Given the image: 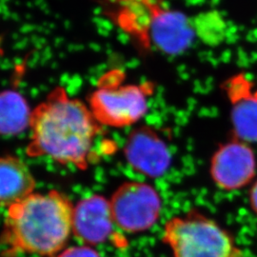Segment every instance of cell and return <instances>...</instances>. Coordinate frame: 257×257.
<instances>
[{
  "label": "cell",
  "mask_w": 257,
  "mask_h": 257,
  "mask_svg": "<svg viewBox=\"0 0 257 257\" xmlns=\"http://www.w3.org/2000/svg\"><path fill=\"white\" fill-rule=\"evenodd\" d=\"M28 156L49 157L62 165L86 169L97 157L102 126L89 106L55 87L32 111Z\"/></svg>",
  "instance_id": "6da1fadb"
},
{
  "label": "cell",
  "mask_w": 257,
  "mask_h": 257,
  "mask_svg": "<svg viewBox=\"0 0 257 257\" xmlns=\"http://www.w3.org/2000/svg\"><path fill=\"white\" fill-rule=\"evenodd\" d=\"M74 207L64 194L33 193L8 208L2 233L6 253L53 256L73 232Z\"/></svg>",
  "instance_id": "7a4b0ae2"
},
{
  "label": "cell",
  "mask_w": 257,
  "mask_h": 257,
  "mask_svg": "<svg viewBox=\"0 0 257 257\" xmlns=\"http://www.w3.org/2000/svg\"><path fill=\"white\" fill-rule=\"evenodd\" d=\"M162 242L172 257H243L232 235L220 225L191 211L166 222Z\"/></svg>",
  "instance_id": "3957f363"
},
{
  "label": "cell",
  "mask_w": 257,
  "mask_h": 257,
  "mask_svg": "<svg viewBox=\"0 0 257 257\" xmlns=\"http://www.w3.org/2000/svg\"><path fill=\"white\" fill-rule=\"evenodd\" d=\"M155 85L125 83V74L112 70L100 77L88 106L101 126L126 128L142 119L149 110Z\"/></svg>",
  "instance_id": "277c9868"
},
{
  "label": "cell",
  "mask_w": 257,
  "mask_h": 257,
  "mask_svg": "<svg viewBox=\"0 0 257 257\" xmlns=\"http://www.w3.org/2000/svg\"><path fill=\"white\" fill-rule=\"evenodd\" d=\"M115 226L128 233L152 229L159 220L163 201L155 187L133 181L121 185L110 200Z\"/></svg>",
  "instance_id": "5b68a950"
},
{
  "label": "cell",
  "mask_w": 257,
  "mask_h": 257,
  "mask_svg": "<svg viewBox=\"0 0 257 257\" xmlns=\"http://www.w3.org/2000/svg\"><path fill=\"white\" fill-rule=\"evenodd\" d=\"M256 171V156L251 145L235 138L217 148L211 156V180L226 192L238 191L253 183Z\"/></svg>",
  "instance_id": "8992f818"
},
{
  "label": "cell",
  "mask_w": 257,
  "mask_h": 257,
  "mask_svg": "<svg viewBox=\"0 0 257 257\" xmlns=\"http://www.w3.org/2000/svg\"><path fill=\"white\" fill-rule=\"evenodd\" d=\"M194 36L193 23L185 14L157 5L152 10L144 46L165 55H180L193 44Z\"/></svg>",
  "instance_id": "52a82bcc"
},
{
  "label": "cell",
  "mask_w": 257,
  "mask_h": 257,
  "mask_svg": "<svg viewBox=\"0 0 257 257\" xmlns=\"http://www.w3.org/2000/svg\"><path fill=\"white\" fill-rule=\"evenodd\" d=\"M124 154L136 172L150 178L163 176L172 164V153L168 144L150 127H140L130 134Z\"/></svg>",
  "instance_id": "ba28073f"
},
{
  "label": "cell",
  "mask_w": 257,
  "mask_h": 257,
  "mask_svg": "<svg viewBox=\"0 0 257 257\" xmlns=\"http://www.w3.org/2000/svg\"><path fill=\"white\" fill-rule=\"evenodd\" d=\"M230 104V122L235 139L257 144V86L244 73L232 75L223 84Z\"/></svg>",
  "instance_id": "9c48e42d"
},
{
  "label": "cell",
  "mask_w": 257,
  "mask_h": 257,
  "mask_svg": "<svg viewBox=\"0 0 257 257\" xmlns=\"http://www.w3.org/2000/svg\"><path fill=\"white\" fill-rule=\"evenodd\" d=\"M115 226L110 201L100 195L85 198L74 207L73 232L87 245H97L110 238Z\"/></svg>",
  "instance_id": "30bf717a"
},
{
  "label": "cell",
  "mask_w": 257,
  "mask_h": 257,
  "mask_svg": "<svg viewBox=\"0 0 257 257\" xmlns=\"http://www.w3.org/2000/svg\"><path fill=\"white\" fill-rule=\"evenodd\" d=\"M36 181L28 167L16 156L0 157V207L10 208L34 193Z\"/></svg>",
  "instance_id": "8fae6325"
},
{
  "label": "cell",
  "mask_w": 257,
  "mask_h": 257,
  "mask_svg": "<svg viewBox=\"0 0 257 257\" xmlns=\"http://www.w3.org/2000/svg\"><path fill=\"white\" fill-rule=\"evenodd\" d=\"M32 111L21 92L15 90L0 92V135L17 136L30 128Z\"/></svg>",
  "instance_id": "7c38bea8"
},
{
  "label": "cell",
  "mask_w": 257,
  "mask_h": 257,
  "mask_svg": "<svg viewBox=\"0 0 257 257\" xmlns=\"http://www.w3.org/2000/svg\"><path fill=\"white\" fill-rule=\"evenodd\" d=\"M57 257H100L98 252L89 246H75L66 248Z\"/></svg>",
  "instance_id": "4fadbf2b"
},
{
  "label": "cell",
  "mask_w": 257,
  "mask_h": 257,
  "mask_svg": "<svg viewBox=\"0 0 257 257\" xmlns=\"http://www.w3.org/2000/svg\"><path fill=\"white\" fill-rule=\"evenodd\" d=\"M248 203L251 211L257 215V178L250 186L248 192Z\"/></svg>",
  "instance_id": "5bb4252c"
},
{
  "label": "cell",
  "mask_w": 257,
  "mask_h": 257,
  "mask_svg": "<svg viewBox=\"0 0 257 257\" xmlns=\"http://www.w3.org/2000/svg\"><path fill=\"white\" fill-rule=\"evenodd\" d=\"M138 1L146 3V4H149V5L156 6V5H163V2L165 0H138Z\"/></svg>",
  "instance_id": "9a60e30c"
},
{
  "label": "cell",
  "mask_w": 257,
  "mask_h": 257,
  "mask_svg": "<svg viewBox=\"0 0 257 257\" xmlns=\"http://www.w3.org/2000/svg\"><path fill=\"white\" fill-rule=\"evenodd\" d=\"M110 1L116 2V3H118V4H120V5H122V4L126 3V2H128V1H131V0H110Z\"/></svg>",
  "instance_id": "2e32d148"
},
{
  "label": "cell",
  "mask_w": 257,
  "mask_h": 257,
  "mask_svg": "<svg viewBox=\"0 0 257 257\" xmlns=\"http://www.w3.org/2000/svg\"><path fill=\"white\" fill-rule=\"evenodd\" d=\"M1 47H2V39H1V37H0V53H1Z\"/></svg>",
  "instance_id": "e0dca14e"
}]
</instances>
